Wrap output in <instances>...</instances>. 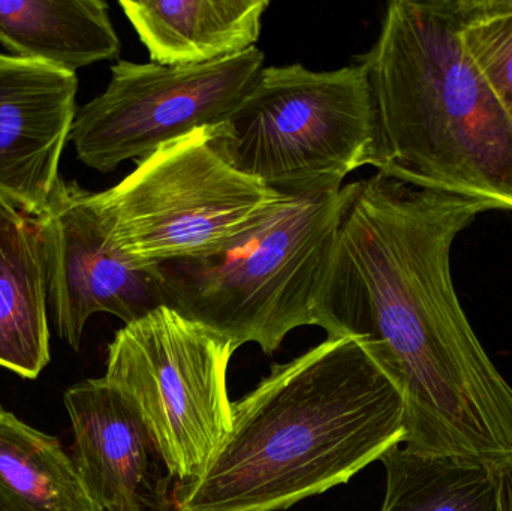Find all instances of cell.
Instances as JSON below:
<instances>
[{
  "label": "cell",
  "instance_id": "obj_1",
  "mask_svg": "<svg viewBox=\"0 0 512 511\" xmlns=\"http://www.w3.org/2000/svg\"><path fill=\"white\" fill-rule=\"evenodd\" d=\"M487 201L378 173L355 182L318 297V327L354 338L405 401L403 447L512 467V386L462 308L451 251Z\"/></svg>",
  "mask_w": 512,
  "mask_h": 511
},
{
  "label": "cell",
  "instance_id": "obj_16",
  "mask_svg": "<svg viewBox=\"0 0 512 511\" xmlns=\"http://www.w3.org/2000/svg\"><path fill=\"white\" fill-rule=\"evenodd\" d=\"M381 462L387 474L381 511H501L498 470L489 465L403 446Z\"/></svg>",
  "mask_w": 512,
  "mask_h": 511
},
{
  "label": "cell",
  "instance_id": "obj_5",
  "mask_svg": "<svg viewBox=\"0 0 512 511\" xmlns=\"http://www.w3.org/2000/svg\"><path fill=\"white\" fill-rule=\"evenodd\" d=\"M219 144L246 176L291 197L331 195L364 165L378 164V123L366 69L301 63L262 69L219 123Z\"/></svg>",
  "mask_w": 512,
  "mask_h": 511
},
{
  "label": "cell",
  "instance_id": "obj_7",
  "mask_svg": "<svg viewBox=\"0 0 512 511\" xmlns=\"http://www.w3.org/2000/svg\"><path fill=\"white\" fill-rule=\"evenodd\" d=\"M237 347L162 305L125 324L105 380L140 414L173 482L203 476L233 426L227 374Z\"/></svg>",
  "mask_w": 512,
  "mask_h": 511
},
{
  "label": "cell",
  "instance_id": "obj_8",
  "mask_svg": "<svg viewBox=\"0 0 512 511\" xmlns=\"http://www.w3.org/2000/svg\"><path fill=\"white\" fill-rule=\"evenodd\" d=\"M264 60L258 48L197 66L117 60L107 89L77 110L71 131L77 158L110 173L224 122L258 80Z\"/></svg>",
  "mask_w": 512,
  "mask_h": 511
},
{
  "label": "cell",
  "instance_id": "obj_13",
  "mask_svg": "<svg viewBox=\"0 0 512 511\" xmlns=\"http://www.w3.org/2000/svg\"><path fill=\"white\" fill-rule=\"evenodd\" d=\"M47 306L35 218L0 200V366L27 380L50 362Z\"/></svg>",
  "mask_w": 512,
  "mask_h": 511
},
{
  "label": "cell",
  "instance_id": "obj_18",
  "mask_svg": "<svg viewBox=\"0 0 512 511\" xmlns=\"http://www.w3.org/2000/svg\"><path fill=\"white\" fill-rule=\"evenodd\" d=\"M498 486L501 511H512V467L498 470Z\"/></svg>",
  "mask_w": 512,
  "mask_h": 511
},
{
  "label": "cell",
  "instance_id": "obj_4",
  "mask_svg": "<svg viewBox=\"0 0 512 511\" xmlns=\"http://www.w3.org/2000/svg\"><path fill=\"white\" fill-rule=\"evenodd\" d=\"M355 182L319 197L289 195L224 251L158 266L162 305L273 354L292 330L318 326V297Z\"/></svg>",
  "mask_w": 512,
  "mask_h": 511
},
{
  "label": "cell",
  "instance_id": "obj_14",
  "mask_svg": "<svg viewBox=\"0 0 512 511\" xmlns=\"http://www.w3.org/2000/svg\"><path fill=\"white\" fill-rule=\"evenodd\" d=\"M0 44L12 56L68 72L116 60L122 48L102 0L0 2Z\"/></svg>",
  "mask_w": 512,
  "mask_h": 511
},
{
  "label": "cell",
  "instance_id": "obj_17",
  "mask_svg": "<svg viewBox=\"0 0 512 511\" xmlns=\"http://www.w3.org/2000/svg\"><path fill=\"white\" fill-rule=\"evenodd\" d=\"M469 59L512 117V0H457Z\"/></svg>",
  "mask_w": 512,
  "mask_h": 511
},
{
  "label": "cell",
  "instance_id": "obj_3",
  "mask_svg": "<svg viewBox=\"0 0 512 511\" xmlns=\"http://www.w3.org/2000/svg\"><path fill=\"white\" fill-rule=\"evenodd\" d=\"M354 62L378 123L376 171L512 212V117L469 59L457 0H394Z\"/></svg>",
  "mask_w": 512,
  "mask_h": 511
},
{
  "label": "cell",
  "instance_id": "obj_12",
  "mask_svg": "<svg viewBox=\"0 0 512 511\" xmlns=\"http://www.w3.org/2000/svg\"><path fill=\"white\" fill-rule=\"evenodd\" d=\"M120 8L149 51L150 62L197 66L254 50L268 0L134 2Z\"/></svg>",
  "mask_w": 512,
  "mask_h": 511
},
{
  "label": "cell",
  "instance_id": "obj_11",
  "mask_svg": "<svg viewBox=\"0 0 512 511\" xmlns=\"http://www.w3.org/2000/svg\"><path fill=\"white\" fill-rule=\"evenodd\" d=\"M74 464L99 511H162L171 479L159 476L158 450L129 399L105 378L69 387Z\"/></svg>",
  "mask_w": 512,
  "mask_h": 511
},
{
  "label": "cell",
  "instance_id": "obj_9",
  "mask_svg": "<svg viewBox=\"0 0 512 511\" xmlns=\"http://www.w3.org/2000/svg\"><path fill=\"white\" fill-rule=\"evenodd\" d=\"M35 221L54 324L74 350L93 315L131 324L162 306L158 267L140 266L113 245L92 192L60 179Z\"/></svg>",
  "mask_w": 512,
  "mask_h": 511
},
{
  "label": "cell",
  "instance_id": "obj_15",
  "mask_svg": "<svg viewBox=\"0 0 512 511\" xmlns=\"http://www.w3.org/2000/svg\"><path fill=\"white\" fill-rule=\"evenodd\" d=\"M0 511H99L62 444L2 407Z\"/></svg>",
  "mask_w": 512,
  "mask_h": 511
},
{
  "label": "cell",
  "instance_id": "obj_2",
  "mask_svg": "<svg viewBox=\"0 0 512 511\" xmlns=\"http://www.w3.org/2000/svg\"><path fill=\"white\" fill-rule=\"evenodd\" d=\"M405 401L354 338H330L233 402L203 476L171 480L162 511H279L345 485L406 440Z\"/></svg>",
  "mask_w": 512,
  "mask_h": 511
},
{
  "label": "cell",
  "instance_id": "obj_6",
  "mask_svg": "<svg viewBox=\"0 0 512 511\" xmlns=\"http://www.w3.org/2000/svg\"><path fill=\"white\" fill-rule=\"evenodd\" d=\"M218 135L219 123L176 138L93 194L122 254L143 267L216 254L289 197L237 170Z\"/></svg>",
  "mask_w": 512,
  "mask_h": 511
},
{
  "label": "cell",
  "instance_id": "obj_10",
  "mask_svg": "<svg viewBox=\"0 0 512 511\" xmlns=\"http://www.w3.org/2000/svg\"><path fill=\"white\" fill-rule=\"evenodd\" d=\"M75 72L0 54V200L38 218L77 116Z\"/></svg>",
  "mask_w": 512,
  "mask_h": 511
}]
</instances>
